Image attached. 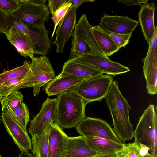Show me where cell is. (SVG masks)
<instances>
[{"label": "cell", "mask_w": 157, "mask_h": 157, "mask_svg": "<svg viewBox=\"0 0 157 157\" xmlns=\"http://www.w3.org/2000/svg\"><path fill=\"white\" fill-rule=\"evenodd\" d=\"M105 99L110 111L112 125L116 135L122 142L131 140L133 138L134 131L129 116L131 107L120 91L117 81L112 82Z\"/></svg>", "instance_id": "obj_1"}, {"label": "cell", "mask_w": 157, "mask_h": 157, "mask_svg": "<svg viewBox=\"0 0 157 157\" xmlns=\"http://www.w3.org/2000/svg\"><path fill=\"white\" fill-rule=\"evenodd\" d=\"M56 98L55 122L63 129L76 127L86 117L87 104L80 97L65 90Z\"/></svg>", "instance_id": "obj_2"}, {"label": "cell", "mask_w": 157, "mask_h": 157, "mask_svg": "<svg viewBox=\"0 0 157 157\" xmlns=\"http://www.w3.org/2000/svg\"><path fill=\"white\" fill-rule=\"evenodd\" d=\"M31 59L29 68L23 79L21 88L33 87L34 96L38 95L40 89L56 77L55 71L49 59L46 56Z\"/></svg>", "instance_id": "obj_3"}, {"label": "cell", "mask_w": 157, "mask_h": 157, "mask_svg": "<svg viewBox=\"0 0 157 157\" xmlns=\"http://www.w3.org/2000/svg\"><path fill=\"white\" fill-rule=\"evenodd\" d=\"M133 137L139 144L148 147L151 154L157 153V114L153 105L150 104L142 113Z\"/></svg>", "instance_id": "obj_4"}, {"label": "cell", "mask_w": 157, "mask_h": 157, "mask_svg": "<svg viewBox=\"0 0 157 157\" xmlns=\"http://www.w3.org/2000/svg\"><path fill=\"white\" fill-rule=\"evenodd\" d=\"M113 81L112 76L102 74L85 80L66 90L80 97L87 104L100 101L107 96Z\"/></svg>", "instance_id": "obj_5"}, {"label": "cell", "mask_w": 157, "mask_h": 157, "mask_svg": "<svg viewBox=\"0 0 157 157\" xmlns=\"http://www.w3.org/2000/svg\"><path fill=\"white\" fill-rule=\"evenodd\" d=\"M11 16L30 28H42L49 19L46 3H37L30 0H21L17 8L9 13Z\"/></svg>", "instance_id": "obj_6"}, {"label": "cell", "mask_w": 157, "mask_h": 157, "mask_svg": "<svg viewBox=\"0 0 157 157\" xmlns=\"http://www.w3.org/2000/svg\"><path fill=\"white\" fill-rule=\"evenodd\" d=\"M81 136L103 138L114 142L123 143L118 138L110 125L100 118L86 117L75 128Z\"/></svg>", "instance_id": "obj_7"}, {"label": "cell", "mask_w": 157, "mask_h": 157, "mask_svg": "<svg viewBox=\"0 0 157 157\" xmlns=\"http://www.w3.org/2000/svg\"><path fill=\"white\" fill-rule=\"evenodd\" d=\"M56 98H47L42 105L39 113L31 120L28 131L33 135H41L55 121Z\"/></svg>", "instance_id": "obj_8"}, {"label": "cell", "mask_w": 157, "mask_h": 157, "mask_svg": "<svg viewBox=\"0 0 157 157\" xmlns=\"http://www.w3.org/2000/svg\"><path fill=\"white\" fill-rule=\"evenodd\" d=\"M139 24L138 21L127 16H110L104 14L98 26L105 32L129 34H132Z\"/></svg>", "instance_id": "obj_9"}, {"label": "cell", "mask_w": 157, "mask_h": 157, "mask_svg": "<svg viewBox=\"0 0 157 157\" xmlns=\"http://www.w3.org/2000/svg\"><path fill=\"white\" fill-rule=\"evenodd\" d=\"M1 116L8 133L21 151L31 150V141L27 130L10 115L2 112Z\"/></svg>", "instance_id": "obj_10"}, {"label": "cell", "mask_w": 157, "mask_h": 157, "mask_svg": "<svg viewBox=\"0 0 157 157\" xmlns=\"http://www.w3.org/2000/svg\"><path fill=\"white\" fill-rule=\"evenodd\" d=\"M76 11L77 9L73 4L58 24L55 31L56 38L52 42L56 46V51L57 53L63 52L65 44L74 30L76 24Z\"/></svg>", "instance_id": "obj_11"}, {"label": "cell", "mask_w": 157, "mask_h": 157, "mask_svg": "<svg viewBox=\"0 0 157 157\" xmlns=\"http://www.w3.org/2000/svg\"><path fill=\"white\" fill-rule=\"evenodd\" d=\"M76 58L95 67L104 73L113 76L127 73L130 71L128 67L118 63L112 61L110 59L103 58L96 55H84Z\"/></svg>", "instance_id": "obj_12"}, {"label": "cell", "mask_w": 157, "mask_h": 157, "mask_svg": "<svg viewBox=\"0 0 157 157\" xmlns=\"http://www.w3.org/2000/svg\"><path fill=\"white\" fill-rule=\"evenodd\" d=\"M108 157L92 149L85 136L69 137L63 157Z\"/></svg>", "instance_id": "obj_13"}, {"label": "cell", "mask_w": 157, "mask_h": 157, "mask_svg": "<svg viewBox=\"0 0 157 157\" xmlns=\"http://www.w3.org/2000/svg\"><path fill=\"white\" fill-rule=\"evenodd\" d=\"M5 35L8 41L22 56L31 58L34 57L35 44L29 36L19 31L13 25Z\"/></svg>", "instance_id": "obj_14"}, {"label": "cell", "mask_w": 157, "mask_h": 157, "mask_svg": "<svg viewBox=\"0 0 157 157\" xmlns=\"http://www.w3.org/2000/svg\"><path fill=\"white\" fill-rule=\"evenodd\" d=\"M86 79L61 72L47 84L43 90L48 96L57 95Z\"/></svg>", "instance_id": "obj_15"}, {"label": "cell", "mask_w": 157, "mask_h": 157, "mask_svg": "<svg viewBox=\"0 0 157 157\" xmlns=\"http://www.w3.org/2000/svg\"><path fill=\"white\" fill-rule=\"evenodd\" d=\"M49 129V157H63L69 136L56 122Z\"/></svg>", "instance_id": "obj_16"}, {"label": "cell", "mask_w": 157, "mask_h": 157, "mask_svg": "<svg viewBox=\"0 0 157 157\" xmlns=\"http://www.w3.org/2000/svg\"><path fill=\"white\" fill-rule=\"evenodd\" d=\"M62 72L88 79L103 74V72L77 58L69 59L63 66Z\"/></svg>", "instance_id": "obj_17"}, {"label": "cell", "mask_w": 157, "mask_h": 157, "mask_svg": "<svg viewBox=\"0 0 157 157\" xmlns=\"http://www.w3.org/2000/svg\"><path fill=\"white\" fill-rule=\"evenodd\" d=\"M140 5V9L138 13V21L141 26L143 35L149 44L157 27L155 26L154 21L155 5L152 2Z\"/></svg>", "instance_id": "obj_18"}, {"label": "cell", "mask_w": 157, "mask_h": 157, "mask_svg": "<svg viewBox=\"0 0 157 157\" xmlns=\"http://www.w3.org/2000/svg\"><path fill=\"white\" fill-rule=\"evenodd\" d=\"M85 137L87 144L92 149L108 157L116 156L123 151L126 145L123 143H117L97 137L86 136Z\"/></svg>", "instance_id": "obj_19"}, {"label": "cell", "mask_w": 157, "mask_h": 157, "mask_svg": "<svg viewBox=\"0 0 157 157\" xmlns=\"http://www.w3.org/2000/svg\"><path fill=\"white\" fill-rule=\"evenodd\" d=\"M88 21L86 14H83L76 24L74 30L91 48L96 56L109 59L103 53L98 46L90 30L92 27Z\"/></svg>", "instance_id": "obj_20"}, {"label": "cell", "mask_w": 157, "mask_h": 157, "mask_svg": "<svg viewBox=\"0 0 157 157\" xmlns=\"http://www.w3.org/2000/svg\"><path fill=\"white\" fill-rule=\"evenodd\" d=\"M157 27L153 37L149 44V48L146 57L142 59L144 75L150 78L155 74L157 69Z\"/></svg>", "instance_id": "obj_21"}, {"label": "cell", "mask_w": 157, "mask_h": 157, "mask_svg": "<svg viewBox=\"0 0 157 157\" xmlns=\"http://www.w3.org/2000/svg\"><path fill=\"white\" fill-rule=\"evenodd\" d=\"M90 30L99 47L107 57L117 52L121 48L110 36L98 25L92 26Z\"/></svg>", "instance_id": "obj_22"}, {"label": "cell", "mask_w": 157, "mask_h": 157, "mask_svg": "<svg viewBox=\"0 0 157 157\" xmlns=\"http://www.w3.org/2000/svg\"><path fill=\"white\" fill-rule=\"evenodd\" d=\"M50 134L49 128L41 135L32 136V152L35 157H49L48 140Z\"/></svg>", "instance_id": "obj_23"}, {"label": "cell", "mask_w": 157, "mask_h": 157, "mask_svg": "<svg viewBox=\"0 0 157 157\" xmlns=\"http://www.w3.org/2000/svg\"><path fill=\"white\" fill-rule=\"evenodd\" d=\"M71 48L69 59L86 55H96L93 51L74 30L72 34Z\"/></svg>", "instance_id": "obj_24"}, {"label": "cell", "mask_w": 157, "mask_h": 157, "mask_svg": "<svg viewBox=\"0 0 157 157\" xmlns=\"http://www.w3.org/2000/svg\"><path fill=\"white\" fill-rule=\"evenodd\" d=\"M2 112L8 114L15 119L23 128L26 129L27 125L29 121V114L28 107L24 102L19 103L12 109H2Z\"/></svg>", "instance_id": "obj_25"}, {"label": "cell", "mask_w": 157, "mask_h": 157, "mask_svg": "<svg viewBox=\"0 0 157 157\" xmlns=\"http://www.w3.org/2000/svg\"><path fill=\"white\" fill-rule=\"evenodd\" d=\"M30 61L25 60L22 65L0 74V85L9 80L25 74L28 71Z\"/></svg>", "instance_id": "obj_26"}, {"label": "cell", "mask_w": 157, "mask_h": 157, "mask_svg": "<svg viewBox=\"0 0 157 157\" xmlns=\"http://www.w3.org/2000/svg\"><path fill=\"white\" fill-rule=\"evenodd\" d=\"M25 75L9 80L0 85V98L21 88Z\"/></svg>", "instance_id": "obj_27"}, {"label": "cell", "mask_w": 157, "mask_h": 157, "mask_svg": "<svg viewBox=\"0 0 157 157\" xmlns=\"http://www.w3.org/2000/svg\"><path fill=\"white\" fill-rule=\"evenodd\" d=\"M23 96L22 93L18 90L0 98L2 109H12L23 102Z\"/></svg>", "instance_id": "obj_28"}, {"label": "cell", "mask_w": 157, "mask_h": 157, "mask_svg": "<svg viewBox=\"0 0 157 157\" xmlns=\"http://www.w3.org/2000/svg\"><path fill=\"white\" fill-rule=\"evenodd\" d=\"M72 0H68L52 15L51 19L54 23V29L51 36V39L53 37L56 29L59 22L64 17L68 10L73 5Z\"/></svg>", "instance_id": "obj_29"}, {"label": "cell", "mask_w": 157, "mask_h": 157, "mask_svg": "<svg viewBox=\"0 0 157 157\" xmlns=\"http://www.w3.org/2000/svg\"><path fill=\"white\" fill-rule=\"evenodd\" d=\"M13 25L11 17L9 13L0 8V33L6 35Z\"/></svg>", "instance_id": "obj_30"}, {"label": "cell", "mask_w": 157, "mask_h": 157, "mask_svg": "<svg viewBox=\"0 0 157 157\" xmlns=\"http://www.w3.org/2000/svg\"><path fill=\"white\" fill-rule=\"evenodd\" d=\"M106 32L110 36L114 42L121 48L125 47L128 43L129 39L132 35V34L116 33L108 32Z\"/></svg>", "instance_id": "obj_31"}, {"label": "cell", "mask_w": 157, "mask_h": 157, "mask_svg": "<svg viewBox=\"0 0 157 157\" xmlns=\"http://www.w3.org/2000/svg\"><path fill=\"white\" fill-rule=\"evenodd\" d=\"M140 149L139 144L134 141L133 143L126 144L125 147L123 151L129 157H144L140 155Z\"/></svg>", "instance_id": "obj_32"}, {"label": "cell", "mask_w": 157, "mask_h": 157, "mask_svg": "<svg viewBox=\"0 0 157 157\" xmlns=\"http://www.w3.org/2000/svg\"><path fill=\"white\" fill-rule=\"evenodd\" d=\"M20 2L19 0H0V8L9 13L17 8Z\"/></svg>", "instance_id": "obj_33"}, {"label": "cell", "mask_w": 157, "mask_h": 157, "mask_svg": "<svg viewBox=\"0 0 157 157\" xmlns=\"http://www.w3.org/2000/svg\"><path fill=\"white\" fill-rule=\"evenodd\" d=\"M68 0H48L47 7L50 13L52 15L55 14L56 11Z\"/></svg>", "instance_id": "obj_34"}, {"label": "cell", "mask_w": 157, "mask_h": 157, "mask_svg": "<svg viewBox=\"0 0 157 157\" xmlns=\"http://www.w3.org/2000/svg\"><path fill=\"white\" fill-rule=\"evenodd\" d=\"M11 18L13 26L19 31L24 34L28 35L29 36L28 27L20 21L12 17Z\"/></svg>", "instance_id": "obj_35"}, {"label": "cell", "mask_w": 157, "mask_h": 157, "mask_svg": "<svg viewBox=\"0 0 157 157\" xmlns=\"http://www.w3.org/2000/svg\"><path fill=\"white\" fill-rule=\"evenodd\" d=\"M117 1L125 4L126 6H131L135 5H140L142 4H146L148 2L147 0H117Z\"/></svg>", "instance_id": "obj_36"}, {"label": "cell", "mask_w": 157, "mask_h": 157, "mask_svg": "<svg viewBox=\"0 0 157 157\" xmlns=\"http://www.w3.org/2000/svg\"><path fill=\"white\" fill-rule=\"evenodd\" d=\"M94 0H72V2L77 9L81 5L85 2H93Z\"/></svg>", "instance_id": "obj_37"}, {"label": "cell", "mask_w": 157, "mask_h": 157, "mask_svg": "<svg viewBox=\"0 0 157 157\" xmlns=\"http://www.w3.org/2000/svg\"><path fill=\"white\" fill-rule=\"evenodd\" d=\"M139 145L140 147V153L141 155L144 157L148 153L149 149L145 145L140 144Z\"/></svg>", "instance_id": "obj_38"}, {"label": "cell", "mask_w": 157, "mask_h": 157, "mask_svg": "<svg viewBox=\"0 0 157 157\" xmlns=\"http://www.w3.org/2000/svg\"><path fill=\"white\" fill-rule=\"evenodd\" d=\"M18 157H33V155L29 153L28 151H23L19 155Z\"/></svg>", "instance_id": "obj_39"}, {"label": "cell", "mask_w": 157, "mask_h": 157, "mask_svg": "<svg viewBox=\"0 0 157 157\" xmlns=\"http://www.w3.org/2000/svg\"><path fill=\"white\" fill-rule=\"evenodd\" d=\"M30 1L33 2L35 3H46V2L47 1L46 0H30Z\"/></svg>", "instance_id": "obj_40"}, {"label": "cell", "mask_w": 157, "mask_h": 157, "mask_svg": "<svg viewBox=\"0 0 157 157\" xmlns=\"http://www.w3.org/2000/svg\"><path fill=\"white\" fill-rule=\"evenodd\" d=\"M116 156L117 157H129L127 154L123 151L117 154Z\"/></svg>", "instance_id": "obj_41"}, {"label": "cell", "mask_w": 157, "mask_h": 157, "mask_svg": "<svg viewBox=\"0 0 157 157\" xmlns=\"http://www.w3.org/2000/svg\"><path fill=\"white\" fill-rule=\"evenodd\" d=\"M144 157H157V153L155 155H152L148 152Z\"/></svg>", "instance_id": "obj_42"}, {"label": "cell", "mask_w": 157, "mask_h": 157, "mask_svg": "<svg viewBox=\"0 0 157 157\" xmlns=\"http://www.w3.org/2000/svg\"><path fill=\"white\" fill-rule=\"evenodd\" d=\"M117 157V156L111 157Z\"/></svg>", "instance_id": "obj_43"}, {"label": "cell", "mask_w": 157, "mask_h": 157, "mask_svg": "<svg viewBox=\"0 0 157 157\" xmlns=\"http://www.w3.org/2000/svg\"><path fill=\"white\" fill-rule=\"evenodd\" d=\"M2 121V117L0 115V121Z\"/></svg>", "instance_id": "obj_44"}, {"label": "cell", "mask_w": 157, "mask_h": 157, "mask_svg": "<svg viewBox=\"0 0 157 157\" xmlns=\"http://www.w3.org/2000/svg\"><path fill=\"white\" fill-rule=\"evenodd\" d=\"M0 157H2L1 156V155H0Z\"/></svg>", "instance_id": "obj_45"}]
</instances>
